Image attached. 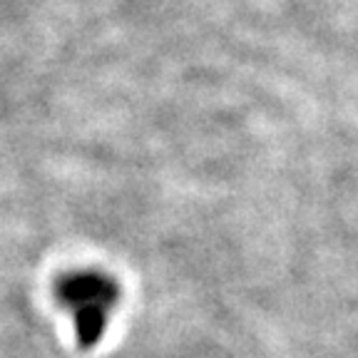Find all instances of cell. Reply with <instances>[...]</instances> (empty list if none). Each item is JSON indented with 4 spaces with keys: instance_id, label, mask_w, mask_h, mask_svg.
<instances>
[{
    "instance_id": "7a4b0ae2",
    "label": "cell",
    "mask_w": 358,
    "mask_h": 358,
    "mask_svg": "<svg viewBox=\"0 0 358 358\" xmlns=\"http://www.w3.org/2000/svg\"><path fill=\"white\" fill-rule=\"evenodd\" d=\"M107 329V308L102 306H85L75 311V336L83 348H92L100 343L102 334Z\"/></svg>"
},
{
    "instance_id": "6da1fadb",
    "label": "cell",
    "mask_w": 358,
    "mask_h": 358,
    "mask_svg": "<svg viewBox=\"0 0 358 358\" xmlns=\"http://www.w3.org/2000/svg\"><path fill=\"white\" fill-rule=\"evenodd\" d=\"M57 299L67 308H85V306H102L110 311L120 299V286L115 279L97 271H83L70 274L57 284Z\"/></svg>"
}]
</instances>
